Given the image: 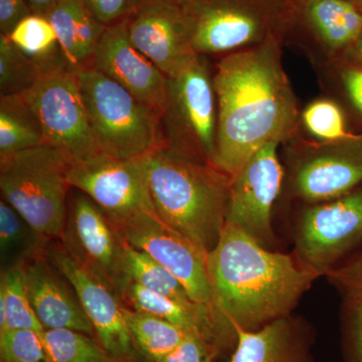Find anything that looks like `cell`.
Here are the masks:
<instances>
[{"mask_svg": "<svg viewBox=\"0 0 362 362\" xmlns=\"http://www.w3.org/2000/svg\"><path fill=\"white\" fill-rule=\"evenodd\" d=\"M282 42L226 54L214 66L216 166L230 177L266 145H283L299 133L301 110L283 66Z\"/></svg>", "mask_w": 362, "mask_h": 362, "instance_id": "6da1fadb", "label": "cell"}, {"mask_svg": "<svg viewBox=\"0 0 362 362\" xmlns=\"http://www.w3.org/2000/svg\"><path fill=\"white\" fill-rule=\"evenodd\" d=\"M42 334L32 329H9L0 332V361L49 362Z\"/></svg>", "mask_w": 362, "mask_h": 362, "instance_id": "1f68e13d", "label": "cell"}, {"mask_svg": "<svg viewBox=\"0 0 362 362\" xmlns=\"http://www.w3.org/2000/svg\"><path fill=\"white\" fill-rule=\"evenodd\" d=\"M235 331L238 341L230 362H311L303 325L291 315L258 330Z\"/></svg>", "mask_w": 362, "mask_h": 362, "instance_id": "ffe728a7", "label": "cell"}, {"mask_svg": "<svg viewBox=\"0 0 362 362\" xmlns=\"http://www.w3.org/2000/svg\"><path fill=\"white\" fill-rule=\"evenodd\" d=\"M28 58L37 65L62 56L58 37L51 21L45 16L32 14L21 21L7 35Z\"/></svg>", "mask_w": 362, "mask_h": 362, "instance_id": "f1b7e54d", "label": "cell"}, {"mask_svg": "<svg viewBox=\"0 0 362 362\" xmlns=\"http://www.w3.org/2000/svg\"><path fill=\"white\" fill-rule=\"evenodd\" d=\"M195 54H221L284 37L292 0H180Z\"/></svg>", "mask_w": 362, "mask_h": 362, "instance_id": "5b68a950", "label": "cell"}, {"mask_svg": "<svg viewBox=\"0 0 362 362\" xmlns=\"http://www.w3.org/2000/svg\"><path fill=\"white\" fill-rule=\"evenodd\" d=\"M357 7H358L359 9H361V11L362 13V0H358V4H357Z\"/></svg>", "mask_w": 362, "mask_h": 362, "instance_id": "60d3db41", "label": "cell"}, {"mask_svg": "<svg viewBox=\"0 0 362 362\" xmlns=\"http://www.w3.org/2000/svg\"><path fill=\"white\" fill-rule=\"evenodd\" d=\"M71 161L47 145L0 157V189L37 235L61 240L68 220Z\"/></svg>", "mask_w": 362, "mask_h": 362, "instance_id": "277c9868", "label": "cell"}, {"mask_svg": "<svg viewBox=\"0 0 362 362\" xmlns=\"http://www.w3.org/2000/svg\"><path fill=\"white\" fill-rule=\"evenodd\" d=\"M37 66L39 77L23 96L39 118L44 145L63 152L71 162L99 153L81 90L78 69L63 54Z\"/></svg>", "mask_w": 362, "mask_h": 362, "instance_id": "ba28073f", "label": "cell"}, {"mask_svg": "<svg viewBox=\"0 0 362 362\" xmlns=\"http://www.w3.org/2000/svg\"><path fill=\"white\" fill-rule=\"evenodd\" d=\"M279 143L259 150L230 181L226 223L237 226L271 249L275 245L272 211L285 183Z\"/></svg>", "mask_w": 362, "mask_h": 362, "instance_id": "4fadbf2b", "label": "cell"}, {"mask_svg": "<svg viewBox=\"0 0 362 362\" xmlns=\"http://www.w3.org/2000/svg\"><path fill=\"white\" fill-rule=\"evenodd\" d=\"M168 80V106L161 117L165 148L216 166L218 99L206 57L194 54Z\"/></svg>", "mask_w": 362, "mask_h": 362, "instance_id": "52a82bcc", "label": "cell"}, {"mask_svg": "<svg viewBox=\"0 0 362 362\" xmlns=\"http://www.w3.org/2000/svg\"><path fill=\"white\" fill-rule=\"evenodd\" d=\"M131 42L166 77L195 54L178 4L139 7L127 18Z\"/></svg>", "mask_w": 362, "mask_h": 362, "instance_id": "e0dca14e", "label": "cell"}, {"mask_svg": "<svg viewBox=\"0 0 362 362\" xmlns=\"http://www.w3.org/2000/svg\"><path fill=\"white\" fill-rule=\"evenodd\" d=\"M47 258L73 287L100 343L114 356L133 362L136 347L118 293L62 242L47 250Z\"/></svg>", "mask_w": 362, "mask_h": 362, "instance_id": "5bb4252c", "label": "cell"}, {"mask_svg": "<svg viewBox=\"0 0 362 362\" xmlns=\"http://www.w3.org/2000/svg\"><path fill=\"white\" fill-rule=\"evenodd\" d=\"M92 66L122 86L160 118L163 115L168 106V77L131 42L127 18L107 26Z\"/></svg>", "mask_w": 362, "mask_h": 362, "instance_id": "2e32d148", "label": "cell"}, {"mask_svg": "<svg viewBox=\"0 0 362 362\" xmlns=\"http://www.w3.org/2000/svg\"><path fill=\"white\" fill-rule=\"evenodd\" d=\"M283 145L285 183L294 199L319 204L349 194L362 183V134L319 142L299 131Z\"/></svg>", "mask_w": 362, "mask_h": 362, "instance_id": "9c48e42d", "label": "cell"}, {"mask_svg": "<svg viewBox=\"0 0 362 362\" xmlns=\"http://www.w3.org/2000/svg\"><path fill=\"white\" fill-rule=\"evenodd\" d=\"M47 18L56 30L64 58L77 69L92 66L107 25L80 0H59Z\"/></svg>", "mask_w": 362, "mask_h": 362, "instance_id": "44dd1931", "label": "cell"}, {"mask_svg": "<svg viewBox=\"0 0 362 362\" xmlns=\"http://www.w3.org/2000/svg\"><path fill=\"white\" fill-rule=\"evenodd\" d=\"M71 188L84 192L122 230L159 216L150 192L147 157L120 159L99 153L71 162Z\"/></svg>", "mask_w": 362, "mask_h": 362, "instance_id": "30bf717a", "label": "cell"}, {"mask_svg": "<svg viewBox=\"0 0 362 362\" xmlns=\"http://www.w3.org/2000/svg\"><path fill=\"white\" fill-rule=\"evenodd\" d=\"M362 242V189L331 201L308 204L295 230L298 261L326 275Z\"/></svg>", "mask_w": 362, "mask_h": 362, "instance_id": "8fae6325", "label": "cell"}, {"mask_svg": "<svg viewBox=\"0 0 362 362\" xmlns=\"http://www.w3.org/2000/svg\"><path fill=\"white\" fill-rule=\"evenodd\" d=\"M59 240L122 297L131 282L127 271L129 243L122 230L88 195L75 188L69 202L65 233Z\"/></svg>", "mask_w": 362, "mask_h": 362, "instance_id": "7c38bea8", "label": "cell"}, {"mask_svg": "<svg viewBox=\"0 0 362 362\" xmlns=\"http://www.w3.org/2000/svg\"><path fill=\"white\" fill-rule=\"evenodd\" d=\"M180 0H133L134 9L156 4H178Z\"/></svg>", "mask_w": 362, "mask_h": 362, "instance_id": "ab89813d", "label": "cell"}, {"mask_svg": "<svg viewBox=\"0 0 362 362\" xmlns=\"http://www.w3.org/2000/svg\"><path fill=\"white\" fill-rule=\"evenodd\" d=\"M32 14L26 0H0V35H11L21 21Z\"/></svg>", "mask_w": 362, "mask_h": 362, "instance_id": "8d00e7d4", "label": "cell"}, {"mask_svg": "<svg viewBox=\"0 0 362 362\" xmlns=\"http://www.w3.org/2000/svg\"><path fill=\"white\" fill-rule=\"evenodd\" d=\"M150 192L166 225L209 252L226 221L232 177L162 148L147 157Z\"/></svg>", "mask_w": 362, "mask_h": 362, "instance_id": "3957f363", "label": "cell"}, {"mask_svg": "<svg viewBox=\"0 0 362 362\" xmlns=\"http://www.w3.org/2000/svg\"><path fill=\"white\" fill-rule=\"evenodd\" d=\"M123 233L131 246L148 254L177 278L194 302L216 309L207 273L209 252L159 216L140 221Z\"/></svg>", "mask_w": 362, "mask_h": 362, "instance_id": "9a60e30c", "label": "cell"}, {"mask_svg": "<svg viewBox=\"0 0 362 362\" xmlns=\"http://www.w3.org/2000/svg\"><path fill=\"white\" fill-rule=\"evenodd\" d=\"M49 362H130L111 354L97 338L73 329H49L42 334Z\"/></svg>", "mask_w": 362, "mask_h": 362, "instance_id": "484cf974", "label": "cell"}, {"mask_svg": "<svg viewBox=\"0 0 362 362\" xmlns=\"http://www.w3.org/2000/svg\"><path fill=\"white\" fill-rule=\"evenodd\" d=\"M218 350L204 338L188 334L182 342L159 362H213Z\"/></svg>", "mask_w": 362, "mask_h": 362, "instance_id": "836d02e7", "label": "cell"}, {"mask_svg": "<svg viewBox=\"0 0 362 362\" xmlns=\"http://www.w3.org/2000/svg\"><path fill=\"white\" fill-rule=\"evenodd\" d=\"M9 329L45 331L30 301L23 263L6 267L0 279V332Z\"/></svg>", "mask_w": 362, "mask_h": 362, "instance_id": "603a6c76", "label": "cell"}, {"mask_svg": "<svg viewBox=\"0 0 362 362\" xmlns=\"http://www.w3.org/2000/svg\"><path fill=\"white\" fill-rule=\"evenodd\" d=\"M207 273L216 310L233 327L247 331L291 315L320 277L296 257L271 251L228 223L207 255Z\"/></svg>", "mask_w": 362, "mask_h": 362, "instance_id": "7a4b0ae2", "label": "cell"}, {"mask_svg": "<svg viewBox=\"0 0 362 362\" xmlns=\"http://www.w3.org/2000/svg\"><path fill=\"white\" fill-rule=\"evenodd\" d=\"M325 276L329 278L345 296L362 298V251L339 267H335Z\"/></svg>", "mask_w": 362, "mask_h": 362, "instance_id": "e575fe53", "label": "cell"}, {"mask_svg": "<svg viewBox=\"0 0 362 362\" xmlns=\"http://www.w3.org/2000/svg\"><path fill=\"white\" fill-rule=\"evenodd\" d=\"M23 268L30 301L45 330L66 328L96 338L73 287L47 258L30 259Z\"/></svg>", "mask_w": 362, "mask_h": 362, "instance_id": "d6986e66", "label": "cell"}, {"mask_svg": "<svg viewBox=\"0 0 362 362\" xmlns=\"http://www.w3.org/2000/svg\"><path fill=\"white\" fill-rule=\"evenodd\" d=\"M37 77V64L16 47L7 35H0V95L23 94Z\"/></svg>", "mask_w": 362, "mask_h": 362, "instance_id": "4dcf8cb0", "label": "cell"}, {"mask_svg": "<svg viewBox=\"0 0 362 362\" xmlns=\"http://www.w3.org/2000/svg\"><path fill=\"white\" fill-rule=\"evenodd\" d=\"M103 25L109 26L127 18L134 11L133 0H80Z\"/></svg>", "mask_w": 362, "mask_h": 362, "instance_id": "d590c367", "label": "cell"}, {"mask_svg": "<svg viewBox=\"0 0 362 362\" xmlns=\"http://www.w3.org/2000/svg\"><path fill=\"white\" fill-rule=\"evenodd\" d=\"M127 271L131 282L150 291L182 302L194 301L177 278L148 254L130 244L127 247Z\"/></svg>", "mask_w": 362, "mask_h": 362, "instance_id": "83f0119b", "label": "cell"}, {"mask_svg": "<svg viewBox=\"0 0 362 362\" xmlns=\"http://www.w3.org/2000/svg\"><path fill=\"white\" fill-rule=\"evenodd\" d=\"M49 240L37 235L13 206L0 202V252L4 261L16 259L23 264L42 258L47 252Z\"/></svg>", "mask_w": 362, "mask_h": 362, "instance_id": "d4e9b609", "label": "cell"}, {"mask_svg": "<svg viewBox=\"0 0 362 362\" xmlns=\"http://www.w3.org/2000/svg\"><path fill=\"white\" fill-rule=\"evenodd\" d=\"M297 11L312 40L314 66L341 61L362 33V13L349 0H300Z\"/></svg>", "mask_w": 362, "mask_h": 362, "instance_id": "ac0fdd59", "label": "cell"}, {"mask_svg": "<svg viewBox=\"0 0 362 362\" xmlns=\"http://www.w3.org/2000/svg\"><path fill=\"white\" fill-rule=\"evenodd\" d=\"M58 1L59 0H26L33 14L45 16V18H47V14Z\"/></svg>", "mask_w": 362, "mask_h": 362, "instance_id": "74e56055", "label": "cell"}, {"mask_svg": "<svg viewBox=\"0 0 362 362\" xmlns=\"http://www.w3.org/2000/svg\"><path fill=\"white\" fill-rule=\"evenodd\" d=\"M40 145L42 125L23 94L0 97V157Z\"/></svg>", "mask_w": 362, "mask_h": 362, "instance_id": "7402d4cb", "label": "cell"}, {"mask_svg": "<svg viewBox=\"0 0 362 362\" xmlns=\"http://www.w3.org/2000/svg\"><path fill=\"white\" fill-rule=\"evenodd\" d=\"M316 70L327 94L362 120V66L337 61L316 66Z\"/></svg>", "mask_w": 362, "mask_h": 362, "instance_id": "f546056e", "label": "cell"}, {"mask_svg": "<svg viewBox=\"0 0 362 362\" xmlns=\"http://www.w3.org/2000/svg\"><path fill=\"white\" fill-rule=\"evenodd\" d=\"M300 131L319 142L354 139L361 134L351 132L341 105L329 96L318 98L302 109Z\"/></svg>", "mask_w": 362, "mask_h": 362, "instance_id": "4316f807", "label": "cell"}, {"mask_svg": "<svg viewBox=\"0 0 362 362\" xmlns=\"http://www.w3.org/2000/svg\"><path fill=\"white\" fill-rule=\"evenodd\" d=\"M341 61L349 62L354 65L362 66V33L358 39L350 47Z\"/></svg>", "mask_w": 362, "mask_h": 362, "instance_id": "f35d334b", "label": "cell"}, {"mask_svg": "<svg viewBox=\"0 0 362 362\" xmlns=\"http://www.w3.org/2000/svg\"><path fill=\"white\" fill-rule=\"evenodd\" d=\"M88 117L101 153L145 158L165 148L161 118L94 66L78 69Z\"/></svg>", "mask_w": 362, "mask_h": 362, "instance_id": "8992f818", "label": "cell"}, {"mask_svg": "<svg viewBox=\"0 0 362 362\" xmlns=\"http://www.w3.org/2000/svg\"><path fill=\"white\" fill-rule=\"evenodd\" d=\"M344 342L346 362H362V298L345 296Z\"/></svg>", "mask_w": 362, "mask_h": 362, "instance_id": "d6a6232c", "label": "cell"}, {"mask_svg": "<svg viewBox=\"0 0 362 362\" xmlns=\"http://www.w3.org/2000/svg\"><path fill=\"white\" fill-rule=\"evenodd\" d=\"M124 315L136 349L153 362L160 361L188 334H192L168 321L128 306L124 308Z\"/></svg>", "mask_w": 362, "mask_h": 362, "instance_id": "cb8c5ba5", "label": "cell"}]
</instances>
